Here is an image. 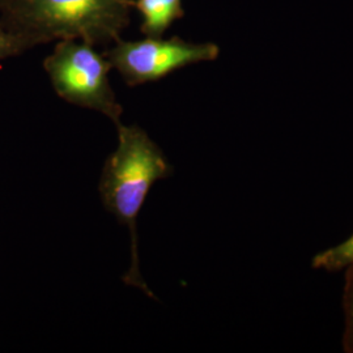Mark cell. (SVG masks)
Returning a JSON list of instances; mask_svg holds the SVG:
<instances>
[{"label":"cell","mask_w":353,"mask_h":353,"mask_svg":"<svg viewBox=\"0 0 353 353\" xmlns=\"http://www.w3.org/2000/svg\"><path fill=\"white\" fill-rule=\"evenodd\" d=\"M43 67L59 97L121 123L123 109L109 81L113 67L93 45L79 39L58 41Z\"/></svg>","instance_id":"cell-3"},{"label":"cell","mask_w":353,"mask_h":353,"mask_svg":"<svg viewBox=\"0 0 353 353\" xmlns=\"http://www.w3.org/2000/svg\"><path fill=\"white\" fill-rule=\"evenodd\" d=\"M141 17L140 30L145 37H163L165 32L185 16L182 0H134Z\"/></svg>","instance_id":"cell-5"},{"label":"cell","mask_w":353,"mask_h":353,"mask_svg":"<svg viewBox=\"0 0 353 353\" xmlns=\"http://www.w3.org/2000/svg\"><path fill=\"white\" fill-rule=\"evenodd\" d=\"M117 128L118 147L103 165L100 194L108 211L127 225L131 233L132 262L123 280L153 297L140 275L137 221L152 186L170 176L173 169L164 152L143 128L122 123H118Z\"/></svg>","instance_id":"cell-2"},{"label":"cell","mask_w":353,"mask_h":353,"mask_svg":"<svg viewBox=\"0 0 353 353\" xmlns=\"http://www.w3.org/2000/svg\"><path fill=\"white\" fill-rule=\"evenodd\" d=\"M134 0H7L0 23L32 48L62 39L108 45L130 24Z\"/></svg>","instance_id":"cell-1"},{"label":"cell","mask_w":353,"mask_h":353,"mask_svg":"<svg viewBox=\"0 0 353 353\" xmlns=\"http://www.w3.org/2000/svg\"><path fill=\"white\" fill-rule=\"evenodd\" d=\"M7 3V0H0V8Z\"/></svg>","instance_id":"cell-9"},{"label":"cell","mask_w":353,"mask_h":353,"mask_svg":"<svg viewBox=\"0 0 353 353\" xmlns=\"http://www.w3.org/2000/svg\"><path fill=\"white\" fill-rule=\"evenodd\" d=\"M343 309L345 316L343 347L345 352L353 353V265L347 268L345 285L343 292Z\"/></svg>","instance_id":"cell-7"},{"label":"cell","mask_w":353,"mask_h":353,"mask_svg":"<svg viewBox=\"0 0 353 353\" xmlns=\"http://www.w3.org/2000/svg\"><path fill=\"white\" fill-rule=\"evenodd\" d=\"M220 49L211 42L195 43L182 38L147 37L117 41L105 57L128 87L157 81L190 64L212 62Z\"/></svg>","instance_id":"cell-4"},{"label":"cell","mask_w":353,"mask_h":353,"mask_svg":"<svg viewBox=\"0 0 353 353\" xmlns=\"http://www.w3.org/2000/svg\"><path fill=\"white\" fill-rule=\"evenodd\" d=\"M312 265L318 270L341 271L353 265V234L343 243L330 248L325 252H318L313 258Z\"/></svg>","instance_id":"cell-6"},{"label":"cell","mask_w":353,"mask_h":353,"mask_svg":"<svg viewBox=\"0 0 353 353\" xmlns=\"http://www.w3.org/2000/svg\"><path fill=\"white\" fill-rule=\"evenodd\" d=\"M30 48L32 45L26 39L13 34L0 23V61L21 54Z\"/></svg>","instance_id":"cell-8"}]
</instances>
